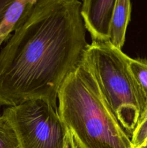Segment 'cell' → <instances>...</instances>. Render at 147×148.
Listing matches in <instances>:
<instances>
[{
	"label": "cell",
	"mask_w": 147,
	"mask_h": 148,
	"mask_svg": "<svg viewBox=\"0 0 147 148\" xmlns=\"http://www.w3.org/2000/svg\"><path fill=\"white\" fill-rule=\"evenodd\" d=\"M84 1V0H81V1H82V2H83Z\"/></svg>",
	"instance_id": "cell-14"
},
{
	"label": "cell",
	"mask_w": 147,
	"mask_h": 148,
	"mask_svg": "<svg viewBox=\"0 0 147 148\" xmlns=\"http://www.w3.org/2000/svg\"><path fill=\"white\" fill-rule=\"evenodd\" d=\"M99 88L131 138L147 108V99L128 65V57L108 41L92 40L84 52Z\"/></svg>",
	"instance_id": "cell-3"
},
{
	"label": "cell",
	"mask_w": 147,
	"mask_h": 148,
	"mask_svg": "<svg viewBox=\"0 0 147 148\" xmlns=\"http://www.w3.org/2000/svg\"><path fill=\"white\" fill-rule=\"evenodd\" d=\"M58 103L59 115L78 148H132L84 56L62 83Z\"/></svg>",
	"instance_id": "cell-2"
},
{
	"label": "cell",
	"mask_w": 147,
	"mask_h": 148,
	"mask_svg": "<svg viewBox=\"0 0 147 148\" xmlns=\"http://www.w3.org/2000/svg\"><path fill=\"white\" fill-rule=\"evenodd\" d=\"M79 0H37L0 50V106L42 98L58 107L89 43Z\"/></svg>",
	"instance_id": "cell-1"
},
{
	"label": "cell",
	"mask_w": 147,
	"mask_h": 148,
	"mask_svg": "<svg viewBox=\"0 0 147 148\" xmlns=\"http://www.w3.org/2000/svg\"><path fill=\"white\" fill-rule=\"evenodd\" d=\"M0 148H21L15 130L4 113L0 115Z\"/></svg>",
	"instance_id": "cell-8"
},
{
	"label": "cell",
	"mask_w": 147,
	"mask_h": 148,
	"mask_svg": "<svg viewBox=\"0 0 147 148\" xmlns=\"http://www.w3.org/2000/svg\"><path fill=\"white\" fill-rule=\"evenodd\" d=\"M131 14V0H116L110 22L108 42L118 49H122L125 43Z\"/></svg>",
	"instance_id": "cell-6"
},
{
	"label": "cell",
	"mask_w": 147,
	"mask_h": 148,
	"mask_svg": "<svg viewBox=\"0 0 147 148\" xmlns=\"http://www.w3.org/2000/svg\"><path fill=\"white\" fill-rule=\"evenodd\" d=\"M65 148H78L74 140L73 136H72V134H71V132L69 131V133H68V137L67 140H66Z\"/></svg>",
	"instance_id": "cell-12"
},
{
	"label": "cell",
	"mask_w": 147,
	"mask_h": 148,
	"mask_svg": "<svg viewBox=\"0 0 147 148\" xmlns=\"http://www.w3.org/2000/svg\"><path fill=\"white\" fill-rule=\"evenodd\" d=\"M37 0H16L6 12L0 25V50L14 30L24 21Z\"/></svg>",
	"instance_id": "cell-7"
},
{
	"label": "cell",
	"mask_w": 147,
	"mask_h": 148,
	"mask_svg": "<svg viewBox=\"0 0 147 148\" xmlns=\"http://www.w3.org/2000/svg\"><path fill=\"white\" fill-rule=\"evenodd\" d=\"M16 0H0V25L4 20L6 12Z\"/></svg>",
	"instance_id": "cell-11"
},
{
	"label": "cell",
	"mask_w": 147,
	"mask_h": 148,
	"mask_svg": "<svg viewBox=\"0 0 147 148\" xmlns=\"http://www.w3.org/2000/svg\"><path fill=\"white\" fill-rule=\"evenodd\" d=\"M139 148H147V143H146V144L144 145L141 146V147H139Z\"/></svg>",
	"instance_id": "cell-13"
},
{
	"label": "cell",
	"mask_w": 147,
	"mask_h": 148,
	"mask_svg": "<svg viewBox=\"0 0 147 148\" xmlns=\"http://www.w3.org/2000/svg\"><path fill=\"white\" fill-rule=\"evenodd\" d=\"M128 65L147 99V59L128 57Z\"/></svg>",
	"instance_id": "cell-9"
},
{
	"label": "cell",
	"mask_w": 147,
	"mask_h": 148,
	"mask_svg": "<svg viewBox=\"0 0 147 148\" xmlns=\"http://www.w3.org/2000/svg\"></svg>",
	"instance_id": "cell-15"
},
{
	"label": "cell",
	"mask_w": 147,
	"mask_h": 148,
	"mask_svg": "<svg viewBox=\"0 0 147 148\" xmlns=\"http://www.w3.org/2000/svg\"><path fill=\"white\" fill-rule=\"evenodd\" d=\"M131 140L132 148H139L147 143V108L138 121Z\"/></svg>",
	"instance_id": "cell-10"
},
{
	"label": "cell",
	"mask_w": 147,
	"mask_h": 148,
	"mask_svg": "<svg viewBox=\"0 0 147 148\" xmlns=\"http://www.w3.org/2000/svg\"><path fill=\"white\" fill-rule=\"evenodd\" d=\"M116 0H84L81 13L92 40L108 41L109 26Z\"/></svg>",
	"instance_id": "cell-5"
},
{
	"label": "cell",
	"mask_w": 147,
	"mask_h": 148,
	"mask_svg": "<svg viewBox=\"0 0 147 148\" xmlns=\"http://www.w3.org/2000/svg\"><path fill=\"white\" fill-rule=\"evenodd\" d=\"M11 121L21 148H65L68 130L58 107L42 98L7 106L3 111Z\"/></svg>",
	"instance_id": "cell-4"
}]
</instances>
